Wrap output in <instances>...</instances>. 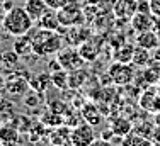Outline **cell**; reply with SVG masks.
I'll use <instances>...</instances> for the list:
<instances>
[{
  "mask_svg": "<svg viewBox=\"0 0 160 146\" xmlns=\"http://www.w3.org/2000/svg\"><path fill=\"white\" fill-rule=\"evenodd\" d=\"M32 44V53L38 56H53L63 48V39L58 31L43 29V27H32L29 31Z\"/></svg>",
  "mask_w": 160,
  "mask_h": 146,
  "instance_id": "6da1fadb",
  "label": "cell"
},
{
  "mask_svg": "<svg viewBox=\"0 0 160 146\" xmlns=\"http://www.w3.org/2000/svg\"><path fill=\"white\" fill-rule=\"evenodd\" d=\"M34 24L36 22L32 21V17L28 14L24 7H12L5 12V17L2 21V29L7 34L17 37L22 34H28L34 27Z\"/></svg>",
  "mask_w": 160,
  "mask_h": 146,
  "instance_id": "7a4b0ae2",
  "label": "cell"
},
{
  "mask_svg": "<svg viewBox=\"0 0 160 146\" xmlns=\"http://www.w3.org/2000/svg\"><path fill=\"white\" fill-rule=\"evenodd\" d=\"M111 76V82L114 85H129V83L135 80V68H133V63H121V61H114V63L109 66L108 70Z\"/></svg>",
  "mask_w": 160,
  "mask_h": 146,
  "instance_id": "3957f363",
  "label": "cell"
},
{
  "mask_svg": "<svg viewBox=\"0 0 160 146\" xmlns=\"http://www.w3.org/2000/svg\"><path fill=\"white\" fill-rule=\"evenodd\" d=\"M56 60L58 63L62 65L63 70L72 71V70H77V68H82L85 60L80 56L78 48H73V46H68V48H62L58 53H56Z\"/></svg>",
  "mask_w": 160,
  "mask_h": 146,
  "instance_id": "277c9868",
  "label": "cell"
},
{
  "mask_svg": "<svg viewBox=\"0 0 160 146\" xmlns=\"http://www.w3.org/2000/svg\"><path fill=\"white\" fill-rule=\"evenodd\" d=\"M94 139H96V131H94V126L89 122H82V124H77L75 128H72V146H90Z\"/></svg>",
  "mask_w": 160,
  "mask_h": 146,
  "instance_id": "5b68a950",
  "label": "cell"
},
{
  "mask_svg": "<svg viewBox=\"0 0 160 146\" xmlns=\"http://www.w3.org/2000/svg\"><path fill=\"white\" fill-rule=\"evenodd\" d=\"M28 88H29V80H26V76H16V75H10V78H7L5 85H3V90L9 97H22Z\"/></svg>",
  "mask_w": 160,
  "mask_h": 146,
  "instance_id": "8992f818",
  "label": "cell"
},
{
  "mask_svg": "<svg viewBox=\"0 0 160 146\" xmlns=\"http://www.w3.org/2000/svg\"><path fill=\"white\" fill-rule=\"evenodd\" d=\"M101 46H102L101 39H97V37H89L87 41H83V43L78 46V53L87 63H92V61H96L99 53H101Z\"/></svg>",
  "mask_w": 160,
  "mask_h": 146,
  "instance_id": "52a82bcc",
  "label": "cell"
},
{
  "mask_svg": "<svg viewBox=\"0 0 160 146\" xmlns=\"http://www.w3.org/2000/svg\"><path fill=\"white\" fill-rule=\"evenodd\" d=\"M21 143V129L16 124H0V144H9V146H19Z\"/></svg>",
  "mask_w": 160,
  "mask_h": 146,
  "instance_id": "ba28073f",
  "label": "cell"
},
{
  "mask_svg": "<svg viewBox=\"0 0 160 146\" xmlns=\"http://www.w3.org/2000/svg\"><path fill=\"white\" fill-rule=\"evenodd\" d=\"M153 22H155V15L153 14H145V12H135L129 19V26L133 27L135 32H143V31H150L153 29Z\"/></svg>",
  "mask_w": 160,
  "mask_h": 146,
  "instance_id": "9c48e42d",
  "label": "cell"
},
{
  "mask_svg": "<svg viewBox=\"0 0 160 146\" xmlns=\"http://www.w3.org/2000/svg\"><path fill=\"white\" fill-rule=\"evenodd\" d=\"M140 107L152 114L158 112L160 110V95H158L157 88H148V90L143 92L142 97H140Z\"/></svg>",
  "mask_w": 160,
  "mask_h": 146,
  "instance_id": "30bf717a",
  "label": "cell"
},
{
  "mask_svg": "<svg viewBox=\"0 0 160 146\" xmlns=\"http://www.w3.org/2000/svg\"><path fill=\"white\" fill-rule=\"evenodd\" d=\"M135 44L140 46V48H145V49H157L160 46V37L153 32V29L150 31H143V32H136L135 36Z\"/></svg>",
  "mask_w": 160,
  "mask_h": 146,
  "instance_id": "8fae6325",
  "label": "cell"
},
{
  "mask_svg": "<svg viewBox=\"0 0 160 146\" xmlns=\"http://www.w3.org/2000/svg\"><path fill=\"white\" fill-rule=\"evenodd\" d=\"M19 58L21 56L17 55L16 51H5L0 55V70L5 71L7 75H12L14 71L19 68Z\"/></svg>",
  "mask_w": 160,
  "mask_h": 146,
  "instance_id": "7c38bea8",
  "label": "cell"
},
{
  "mask_svg": "<svg viewBox=\"0 0 160 146\" xmlns=\"http://www.w3.org/2000/svg\"><path fill=\"white\" fill-rule=\"evenodd\" d=\"M38 27H43V29H51V31H60L62 24H60V19H58V10H53L48 9L46 12L41 15V19L36 22Z\"/></svg>",
  "mask_w": 160,
  "mask_h": 146,
  "instance_id": "4fadbf2b",
  "label": "cell"
},
{
  "mask_svg": "<svg viewBox=\"0 0 160 146\" xmlns=\"http://www.w3.org/2000/svg\"><path fill=\"white\" fill-rule=\"evenodd\" d=\"M114 14H116V17L119 19H131V15L136 12V3L131 2V0H118L116 3H114L112 7Z\"/></svg>",
  "mask_w": 160,
  "mask_h": 146,
  "instance_id": "5bb4252c",
  "label": "cell"
},
{
  "mask_svg": "<svg viewBox=\"0 0 160 146\" xmlns=\"http://www.w3.org/2000/svg\"><path fill=\"white\" fill-rule=\"evenodd\" d=\"M24 9L28 10V14L32 17V21L38 22L41 19V15L46 12L49 7L46 5V2H44V0H26Z\"/></svg>",
  "mask_w": 160,
  "mask_h": 146,
  "instance_id": "9a60e30c",
  "label": "cell"
},
{
  "mask_svg": "<svg viewBox=\"0 0 160 146\" xmlns=\"http://www.w3.org/2000/svg\"><path fill=\"white\" fill-rule=\"evenodd\" d=\"M14 51L17 53L21 58H26L32 53V44H31V37L29 34H22V36H17L16 41H14Z\"/></svg>",
  "mask_w": 160,
  "mask_h": 146,
  "instance_id": "2e32d148",
  "label": "cell"
},
{
  "mask_svg": "<svg viewBox=\"0 0 160 146\" xmlns=\"http://www.w3.org/2000/svg\"><path fill=\"white\" fill-rule=\"evenodd\" d=\"M82 117H83V121L89 122V124H92L94 128L102 122V114H101V110H99L94 104H85V105H83Z\"/></svg>",
  "mask_w": 160,
  "mask_h": 146,
  "instance_id": "e0dca14e",
  "label": "cell"
},
{
  "mask_svg": "<svg viewBox=\"0 0 160 146\" xmlns=\"http://www.w3.org/2000/svg\"><path fill=\"white\" fill-rule=\"evenodd\" d=\"M111 129H112L114 136L124 138L126 134H129L133 131V124L126 117H116V119H112V122H111Z\"/></svg>",
  "mask_w": 160,
  "mask_h": 146,
  "instance_id": "ac0fdd59",
  "label": "cell"
},
{
  "mask_svg": "<svg viewBox=\"0 0 160 146\" xmlns=\"http://www.w3.org/2000/svg\"><path fill=\"white\" fill-rule=\"evenodd\" d=\"M133 53H135V46L128 43H121L114 49V61H121V63H131Z\"/></svg>",
  "mask_w": 160,
  "mask_h": 146,
  "instance_id": "d6986e66",
  "label": "cell"
},
{
  "mask_svg": "<svg viewBox=\"0 0 160 146\" xmlns=\"http://www.w3.org/2000/svg\"><path fill=\"white\" fill-rule=\"evenodd\" d=\"M121 146H153L150 138H145L142 134L131 131L129 134L123 138V141H121Z\"/></svg>",
  "mask_w": 160,
  "mask_h": 146,
  "instance_id": "ffe728a7",
  "label": "cell"
},
{
  "mask_svg": "<svg viewBox=\"0 0 160 146\" xmlns=\"http://www.w3.org/2000/svg\"><path fill=\"white\" fill-rule=\"evenodd\" d=\"M70 134H72V129L70 128H58L51 133L49 136V143L51 144H60V146H68L72 144L70 143Z\"/></svg>",
  "mask_w": 160,
  "mask_h": 146,
  "instance_id": "44dd1931",
  "label": "cell"
},
{
  "mask_svg": "<svg viewBox=\"0 0 160 146\" xmlns=\"http://www.w3.org/2000/svg\"><path fill=\"white\" fill-rule=\"evenodd\" d=\"M87 76H89V71L83 70V68L68 71V88H80L85 83Z\"/></svg>",
  "mask_w": 160,
  "mask_h": 146,
  "instance_id": "7402d4cb",
  "label": "cell"
},
{
  "mask_svg": "<svg viewBox=\"0 0 160 146\" xmlns=\"http://www.w3.org/2000/svg\"><path fill=\"white\" fill-rule=\"evenodd\" d=\"M150 60H152L150 49H145V48H140V46H136V48H135V53H133L131 63L135 65V66H145V65L150 63Z\"/></svg>",
  "mask_w": 160,
  "mask_h": 146,
  "instance_id": "603a6c76",
  "label": "cell"
},
{
  "mask_svg": "<svg viewBox=\"0 0 160 146\" xmlns=\"http://www.w3.org/2000/svg\"><path fill=\"white\" fill-rule=\"evenodd\" d=\"M51 83H53L56 88H60V90L68 88V71L63 70V68L53 71V73H51Z\"/></svg>",
  "mask_w": 160,
  "mask_h": 146,
  "instance_id": "cb8c5ba5",
  "label": "cell"
},
{
  "mask_svg": "<svg viewBox=\"0 0 160 146\" xmlns=\"http://www.w3.org/2000/svg\"><path fill=\"white\" fill-rule=\"evenodd\" d=\"M51 82V75H36L29 80V87L32 88L34 92H44L48 87V83Z\"/></svg>",
  "mask_w": 160,
  "mask_h": 146,
  "instance_id": "d4e9b609",
  "label": "cell"
},
{
  "mask_svg": "<svg viewBox=\"0 0 160 146\" xmlns=\"http://www.w3.org/2000/svg\"><path fill=\"white\" fill-rule=\"evenodd\" d=\"M155 128V122H150V121H142L138 124H133V131L142 134L145 138H150L152 136V131Z\"/></svg>",
  "mask_w": 160,
  "mask_h": 146,
  "instance_id": "484cf974",
  "label": "cell"
},
{
  "mask_svg": "<svg viewBox=\"0 0 160 146\" xmlns=\"http://www.w3.org/2000/svg\"><path fill=\"white\" fill-rule=\"evenodd\" d=\"M16 112V104H12L9 99H0V117H12Z\"/></svg>",
  "mask_w": 160,
  "mask_h": 146,
  "instance_id": "4316f807",
  "label": "cell"
},
{
  "mask_svg": "<svg viewBox=\"0 0 160 146\" xmlns=\"http://www.w3.org/2000/svg\"><path fill=\"white\" fill-rule=\"evenodd\" d=\"M46 2V5L49 7V9H53V10H60L62 7L65 5V3L68 2V0H44Z\"/></svg>",
  "mask_w": 160,
  "mask_h": 146,
  "instance_id": "83f0119b",
  "label": "cell"
},
{
  "mask_svg": "<svg viewBox=\"0 0 160 146\" xmlns=\"http://www.w3.org/2000/svg\"><path fill=\"white\" fill-rule=\"evenodd\" d=\"M136 12H145V14L150 12L152 14V10H150V0H142V2L136 3Z\"/></svg>",
  "mask_w": 160,
  "mask_h": 146,
  "instance_id": "f1b7e54d",
  "label": "cell"
},
{
  "mask_svg": "<svg viewBox=\"0 0 160 146\" xmlns=\"http://www.w3.org/2000/svg\"><path fill=\"white\" fill-rule=\"evenodd\" d=\"M150 10L155 17H160V0H150Z\"/></svg>",
  "mask_w": 160,
  "mask_h": 146,
  "instance_id": "f546056e",
  "label": "cell"
},
{
  "mask_svg": "<svg viewBox=\"0 0 160 146\" xmlns=\"http://www.w3.org/2000/svg\"><path fill=\"white\" fill-rule=\"evenodd\" d=\"M90 146H114L109 139H106V138H96V139L90 143Z\"/></svg>",
  "mask_w": 160,
  "mask_h": 146,
  "instance_id": "4dcf8cb0",
  "label": "cell"
},
{
  "mask_svg": "<svg viewBox=\"0 0 160 146\" xmlns=\"http://www.w3.org/2000/svg\"><path fill=\"white\" fill-rule=\"evenodd\" d=\"M150 139H152V143H153V144H160V126H155V128H153Z\"/></svg>",
  "mask_w": 160,
  "mask_h": 146,
  "instance_id": "1f68e13d",
  "label": "cell"
},
{
  "mask_svg": "<svg viewBox=\"0 0 160 146\" xmlns=\"http://www.w3.org/2000/svg\"><path fill=\"white\" fill-rule=\"evenodd\" d=\"M153 32L160 37V17H155V22H153Z\"/></svg>",
  "mask_w": 160,
  "mask_h": 146,
  "instance_id": "d6a6232c",
  "label": "cell"
},
{
  "mask_svg": "<svg viewBox=\"0 0 160 146\" xmlns=\"http://www.w3.org/2000/svg\"><path fill=\"white\" fill-rule=\"evenodd\" d=\"M5 12H7L5 5H3V2H0V26H2V21H3V17H5Z\"/></svg>",
  "mask_w": 160,
  "mask_h": 146,
  "instance_id": "836d02e7",
  "label": "cell"
},
{
  "mask_svg": "<svg viewBox=\"0 0 160 146\" xmlns=\"http://www.w3.org/2000/svg\"><path fill=\"white\" fill-rule=\"evenodd\" d=\"M153 122H155V126H160V110L153 114Z\"/></svg>",
  "mask_w": 160,
  "mask_h": 146,
  "instance_id": "e575fe53",
  "label": "cell"
},
{
  "mask_svg": "<svg viewBox=\"0 0 160 146\" xmlns=\"http://www.w3.org/2000/svg\"><path fill=\"white\" fill-rule=\"evenodd\" d=\"M3 85H5V78H3V75L0 73V92L3 90Z\"/></svg>",
  "mask_w": 160,
  "mask_h": 146,
  "instance_id": "d590c367",
  "label": "cell"
},
{
  "mask_svg": "<svg viewBox=\"0 0 160 146\" xmlns=\"http://www.w3.org/2000/svg\"><path fill=\"white\" fill-rule=\"evenodd\" d=\"M157 92H158V95H160V83L157 85Z\"/></svg>",
  "mask_w": 160,
  "mask_h": 146,
  "instance_id": "8d00e7d4",
  "label": "cell"
},
{
  "mask_svg": "<svg viewBox=\"0 0 160 146\" xmlns=\"http://www.w3.org/2000/svg\"><path fill=\"white\" fill-rule=\"evenodd\" d=\"M131 2H135V3H138V2H142V0H131Z\"/></svg>",
  "mask_w": 160,
  "mask_h": 146,
  "instance_id": "74e56055",
  "label": "cell"
},
{
  "mask_svg": "<svg viewBox=\"0 0 160 146\" xmlns=\"http://www.w3.org/2000/svg\"><path fill=\"white\" fill-rule=\"evenodd\" d=\"M46 146H60V144H51V143H49V144H46Z\"/></svg>",
  "mask_w": 160,
  "mask_h": 146,
  "instance_id": "f35d334b",
  "label": "cell"
},
{
  "mask_svg": "<svg viewBox=\"0 0 160 146\" xmlns=\"http://www.w3.org/2000/svg\"><path fill=\"white\" fill-rule=\"evenodd\" d=\"M2 146H9V144H2Z\"/></svg>",
  "mask_w": 160,
  "mask_h": 146,
  "instance_id": "ab89813d",
  "label": "cell"
},
{
  "mask_svg": "<svg viewBox=\"0 0 160 146\" xmlns=\"http://www.w3.org/2000/svg\"><path fill=\"white\" fill-rule=\"evenodd\" d=\"M153 146H160V144H153Z\"/></svg>",
  "mask_w": 160,
  "mask_h": 146,
  "instance_id": "60d3db41",
  "label": "cell"
}]
</instances>
